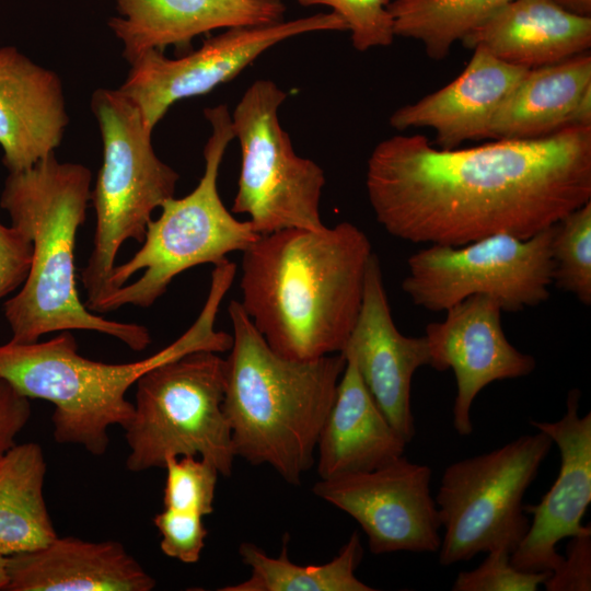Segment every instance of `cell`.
Segmentation results:
<instances>
[{
	"mask_svg": "<svg viewBox=\"0 0 591 591\" xmlns=\"http://www.w3.org/2000/svg\"><path fill=\"white\" fill-rule=\"evenodd\" d=\"M356 368L392 427L408 443L415 437L410 407L412 381L429 366L427 339L403 335L389 305L379 257L372 253L366 271L361 308L341 351Z\"/></svg>",
	"mask_w": 591,
	"mask_h": 591,
	"instance_id": "cell-16",
	"label": "cell"
},
{
	"mask_svg": "<svg viewBox=\"0 0 591 591\" xmlns=\"http://www.w3.org/2000/svg\"><path fill=\"white\" fill-rule=\"evenodd\" d=\"M9 591H151L154 578L116 541L56 537L7 557Z\"/></svg>",
	"mask_w": 591,
	"mask_h": 591,
	"instance_id": "cell-20",
	"label": "cell"
},
{
	"mask_svg": "<svg viewBox=\"0 0 591 591\" xmlns=\"http://www.w3.org/2000/svg\"><path fill=\"white\" fill-rule=\"evenodd\" d=\"M211 135L204 149L205 170L198 185L182 198L171 197L158 219L148 223L141 247L115 265L113 293L99 314L124 305L151 306L179 274L195 266L225 260L245 251L258 236L248 220L236 219L223 205L218 176L229 143L234 139L227 105L204 111Z\"/></svg>",
	"mask_w": 591,
	"mask_h": 591,
	"instance_id": "cell-6",
	"label": "cell"
},
{
	"mask_svg": "<svg viewBox=\"0 0 591 591\" xmlns=\"http://www.w3.org/2000/svg\"><path fill=\"white\" fill-rule=\"evenodd\" d=\"M224 292L211 287L193 326L170 346L142 360L105 363L81 356L74 336L59 332L34 343L9 340L0 345V379L27 398L50 402L54 438L58 443L83 447L103 455L109 444L107 430L125 428L134 416L128 390L151 368L195 350H230L232 336L213 329Z\"/></svg>",
	"mask_w": 591,
	"mask_h": 591,
	"instance_id": "cell-5",
	"label": "cell"
},
{
	"mask_svg": "<svg viewBox=\"0 0 591 591\" xmlns=\"http://www.w3.org/2000/svg\"><path fill=\"white\" fill-rule=\"evenodd\" d=\"M242 309L292 360L341 352L357 321L372 247L350 222L259 235L242 252Z\"/></svg>",
	"mask_w": 591,
	"mask_h": 591,
	"instance_id": "cell-2",
	"label": "cell"
},
{
	"mask_svg": "<svg viewBox=\"0 0 591 591\" xmlns=\"http://www.w3.org/2000/svg\"><path fill=\"white\" fill-rule=\"evenodd\" d=\"M431 476L428 465L403 455L373 471L321 479L312 490L359 523L372 554L436 553L442 526Z\"/></svg>",
	"mask_w": 591,
	"mask_h": 591,
	"instance_id": "cell-13",
	"label": "cell"
},
{
	"mask_svg": "<svg viewBox=\"0 0 591 591\" xmlns=\"http://www.w3.org/2000/svg\"><path fill=\"white\" fill-rule=\"evenodd\" d=\"M166 483L163 505L166 509L208 515L213 511L218 470L196 456L165 460Z\"/></svg>",
	"mask_w": 591,
	"mask_h": 591,
	"instance_id": "cell-28",
	"label": "cell"
},
{
	"mask_svg": "<svg viewBox=\"0 0 591 591\" xmlns=\"http://www.w3.org/2000/svg\"><path fill=\"white\" fill-rule=\"evenodd\" d=\"M561 8L578 15L591 16V0H554Z\"/></svg>",
	"mask_w": 591,
	"mask_h": 591,
	"instance_id": "cell-35",
	"label": "cell"
},
{
	"mask_svg": "<svg viewBox=\"0 0 591 591\" xmlns=\"http://www.w3.org/2000/svg\"><path fill=\"white\" fill-rule=\"evenodd\" d=\"M32 253V242L24 231L0 222V300L23 285Z\"/></svg>",
	"mask_w": 591,
	"mask_h": 591,
	"instance_id": "cell-33",
	"label": "cell"
},
{
	"mask_svg": "<svg viewBox=\"0 0 591 591\" xmlns=\"http://www.w3.org/2000/svg\"><path fill=\"white\" fill-rule=\"evenodd\" d=\"M569 538L565 556L544 582L547 591L591 590V531Z\"/></svg>",
	"mask_w": 591,
	"mask_h": 591,
	"instance_id": "cell-32",
	"label": "cell"
},
{
	"mask_svg": "<svg viewBox=\"0 0 591 591\" xmlns=\"http://www.w3.org/2000/svg\"><path fill=\"white\" fill-rule=\"evenodd\" d=\"M556 224L528 239L496 234L461 246L429 245L408 257L402 289L434 312L476 294L495 299L502 311L536 306L553 283Z\"/></svg>",
	"mask_w": 591,
	"mask_h": 591,
	"instance_id": "cell-11",
	"label": "cell"
},
{
	"mask_svg": "<svg viewBox=\"0 0 591 591\" xmlns=\"http://www.w3.org/2000/svg\"><path fill=\"white\" fill-rule=\"evenodd\" d=\"M68 121L58 74L15 47H0V147L9 173L54 153Z\"/></svg>",
	"mask_w": 591,
	"mask_h": 591,
	"instance_id": "cell-18",
	"label": "cell"
},
{
	"mask_svg": "<svg viewBox=\"0 0 591 591\" xmlns=\"http://www.w3.org/2000/svg\"><path fill=\"white\" fill-rule=\"evenodd\" d=\"M32 415L30 398L0 379V456L15 444Z\"/></svg>",
	"mask_w": 591,
	"mask_h": 591,
	"instance_id": "cell-34",
	"label": "cell"
},
{
	"mask_svg": "<svg viewBox=\"0 0 591 591\" xmlns=\"http://www.w3.org/2000/svg\"><path fill=\"white\" fill-rule=\"evenodd\" d=\"M228 311L233 335L224 359L222 409L234 454L252 465L268 464L298 485L314 464L346 357L287 359L268 346L239 301H231Z\"/></svg>",
	"mask_w": 591,
	"mask_h": 591,
	"instance_id": "cell-4",
	"label": "cell"
},
{
	"mask_svg": "<svg viewBox=\"0 0 591 591\" xmlns=\"http://www.w3.org/2000/svg\"><path fill=\"white\" fill-rule=\"evenodd\" d=\"M506 548L487 552V557L476 568L461 571L453 591H536L544 584L551 571L531 572L518 569L510 561Z\"/></svg>",
	"mask_w": 591,
	"mask_h": 591,
	"instance_id": "cell-30",
	"label": "cell"
},
{
	"mask_svg": "<svg viewBox=\"0 0 591 591\" xmlns=\"http://www.w3.org/2000/svg\"><path fill=\"white\" fill-rule=\"evenodd\" d=\"M501 312L495 299L476 294L445 310L441 322L426 326L429 366L454 373L453 427L463 437L473 431L471 409L484 387L495 381L526 376L536 368L535 358L521 352L506 337Z\"/></svg>",
	"mask_w": 591,
	"mask_h": 591,
	"instance_id": "cell-14",
	"label": "cell"
},
{
	"mask_svg": "<svg viewBox=\"0 0 591 591\" xmlns=\"http://www.w3.org/2000/svg\"><path fill=\"white\" fill-rule=\"evenodd\" d=\"M553 282L591 304V200L557 224L552 243Z\"/></svg>",
	"mask_w": 591,
	"mask_h": 591,
	"instance_id": "cell-27",
	"label": "cell"
},
{
	"mask_svg": "<svg viewBox=\"0 0 591 591\" xmlns=\"http://www.w3.org/2000/svg\"><path fill=\"white\" fill-rule=\"evenodd\" d=\"M161 534V551L185 564L197 563L205 546L207 530L202 515L195 512L166 509L153 518Z\"/></svg>",
	"mask_w": 591,
	"mask_h": 591,
	"instance_id": "cell-31",
	"label": "cell"
},
{
	"mask_svg": "<svg viewBox=\"0 0 591 591\" xmlns=\"http://www.w3.org/2000/svg\"><path fill=\"white\" fill-rule=\"evenodd\" d=\"M525 69L560 62L591 47V16L554 0H511L461 40Z\"/></svg>",
	"mask_w": 591,
	"mask_h": 591,
	"instance_id": "cell-21",
	"label": "cell"
},
{
	"mask_svg": "<svg viewBox=\"0 0 591 591\" xmlns=\"http://www.w3.org/2000/svg\"><path fill=\"white\" fill-rule=\"evenodd\" d=\"M321 31L343 32L348 26L332 11L273 24L225 28L178 58H169L162 50H148L130 63L118 90L138 106L153 130L176 102L210 93L288 38Z\"/></svg>",
	"mask_w": 591,
	"mask_h": 591,
	"instance_id": "cell-12",
	"label": "cell"
},
{
	"mask_svg": "<svg viewBox=\"0 0 591 591\" xmlns=\"http://www.w3.org/2000/svg\"><path fill=\"white\" fill-rule=\"evenodd\" d=\"M580 397L578 389L568 392L566 413L557 421H530L558 447L560 468L542 500L523 506L533 520L510 556L518 569L553 571L563 557L557 543L591 531L581 523L591 502V413L579 416Z\"/></svg>",
	"mask_w": 591,
	"mask_h": 591,
	"instance_id": "cell-15",
	"label": "cell"
},
{
	"mask_svg": "<svg viewBox=\"0 0 591 591\" xmlns=\"http://www.w3.org/2000/svg\"><path fill=\"white\" fill-rule=\"evenodd\" d=\"M8 582L7 557L0 554V590H5Z\"/></svg>",
	"mask_w": 591,
	"mask_h": 591,
	"instance_id": "cell-36",
	"label": "cell"
},
{
	"mask_svg": "<svg viewBox=\"0 0 591 591\" xmlns=\"http://www.w3.org/2000/svg\"><path fill=\"white\" fill-rule=\"evenodd\" d=\"M103 142V163L90 200L96 224L93 246L80 280L85 306L100 312L113 293L111 277L126 240L142 243L153 211L174 197L178 173L157 155L153 130L138 106L118 89H99L91 97Z\"/></svg>",
	"mask_w": 591,
	"mask_h": 591,
	"instance_id": "cell-7",
	"label": "cell"
},
{
	"mask_svg": "<svg viewBox=\"0 0 591 591\" xmlns=\"http://www.w3.org/2000/svg\"><path fill=\"white\" fill-rule=\"evenodd\" d=\"M90 194V170L79 163L59 162L55 152L7 176L0 206L33 245L28 275L20 291L3 305L10 340L25 344L54 332L93 331L120 340L134 351L151 344L146 326L104 318L80 300L76 237L85 221Z\"/></svg>",
	"mask_w": 591,
	"mask_h": 591,
	"instance_id": "cell-3",
	"label": "cell"
},
{
	"mask_svg": "<svg viewBox=\"0 0 591 591\" xmlns=\"http://www.w3.org/2000/svg\"><path fill=\"white\" fill-rule=\"evenodd\" d=\"M136 385L134 416L124 428L128 471L164 467L169 457L189 455L231 475L235 454L222 409L223 358L190 351L151 368Z\"/></svg>",
	"mask_w": 591,
	"mask_h": 591,
	"instance_id": "cell-8",
	"label": "cell"
},
{
	"mask_svg": "<svg viewBox=\"0 0 591 591\" xmlns=\"http://www.w3.org/2000/svg\"><path fill=\"white\" fill-rule=\"evenodd\" d=\"M511 0H392L387 10L395 36L424 45L430 59L449 56L451 47Z\"/></svg>",
	"mask_w": 591,
	"mask_h": 591,
	"instance_id": "cell-26",
	"label": "cell"
},
{
	"mask_svg": "<svg viewBox=\"0 0 591 591\" xmlns=\"http://www.w3.org/2000/svg\"><path fill=\"white\" fill-rule=\"evenodd\" d=\"M120 18L108 25L131 63L148 50L190 46L197 35L213 30L283 21L282 0H116Z\"/></svg>",
	"mask_w": 591,
	"mask_h": 591,
	"instance_id": "cell-19",
	"label": "cell"
},
{
	"mask_svg": "<svg viewBox=\"0 0 591 591\" xmlns=\"http://www.w3.org/2000/svg\"><path fill=\"white\" fill-rule=\"evenodd\" d=\"M366 188L376 221L407 242L528 239L591 200V125L454 149L393 136L371 152Z\"/></svg>",
	"mask_w": 591,
	"mask_h": 591,
	"instance_id": "cell-1",
	"label": "cell"
},
{
	"mask_svg": "<svg viewBox=\"0 0 591 591\" xmlns=\"http://www.w3.org/2000/svg\"><path fill=\"white\" fill-rule=\"evenodd\" d=\"M591 125V56L528 70L497 112L490 139H535Z\"/></svg>",
	"mask_w": 591,
	"mask_h": 591,
	"instance_id": "cell-23",
	"label": "cell"
},
{
	"mask_svg": "<svg viewBox=\"0 0 591 591\" xmlns=\"http://www.w3.org/2000/svg\"><path fill=\"white\" fill-rule=\"evenodd\" d=\"M46 461L35 442L15 443L0 456V554L40 548L58 535L45 499Z\"/></svg>",
	"mask_w": 591,
	"mask_h": 591,
	"instance_id": "cell-24",
	"label": "cell"
},
{
	"mask_svg": "<svg viewBox=\"0 0 591 591\" xmlns=\"http://www.w3.org/2000/svg\"><path fill=\"white\" fill-rule=\"evenodd\" d=\"M239 554L251 576L220 591H373L356 576L363 557L360 536L354 532L338 555L323 565L300 566L288 557V541L279 557L268 556L254 543L244 542Z\"/></svg>",
	"mask_w": 591,
	"mask_h": 591,
	"instance_id": "cell-25",
	"label": "cell"
},
{
	"mask_svg": "<svg viewBox=\"0 0 591 591\" xmlns=\"http://www.w3.org/2000/svg\"><path fill=\"white\" fill-rule=\"evenodd\" d=\"M552 445V439L538 431L444 470L434 499L444 529L438 551L441 565L467 561L496 548L512 554L530 525L523 496Z\"/></svg>",
	"mask_w": 591,
	"mask_h": 591,
	"instance_id": "cell-9",
	"label": "cell"
},
{
	"mask_svg": "<svg viewBox=\"0 0 591 591\" xmlns=\"http://www.w3.org/2000/svg\"><path fill=\"white\" fill-rule=\"evenodd\" d=\"M288 94L270 80H257L232 115L241 167L232 213L246 215L262 235L286 229L321 230L323 169L293 150L278 111Z\"/></svg>",
	"mask_w": 591,
	"mask_h": 591,
	"instance_id": "cell-10",
	"label": "cell"
},
{
	"mask_svg": "<svg viewBox=\"0 0 591 591\" xmlns=\"http://www.w3.org/2000/svg\"><path fill=\"white\" fill-rule=\"evenodd\" d=\"M406 444L374 402L354 361L346 358L317 439L321 479L384 466L403 456Z\"/></svg>",
	"mask_w": 591,
	"mask_h": 591,
	"instance_id": "cell-22",
	"label": "cell"
},
{
	"mask_svg": "<svg viewBox=\"0 0 591 591\" xmlns=\"http://www.w3.org/2000/svg\"><path fill=\"white\" fill-rule=\"evenodd\" d=\"M530 69L507 63L484 48L456 79L422 99L396 109L390 117L396 130L430 128L441 149L490 138L494 118Z\"/></svg>",
	"mask_w": 591,
	"mask_h": 591,
	"instance_id": "cell-17",
	"label": "cell"
},
{
	"mask_svg": "<svg viewBox=\"0 0 591 591\" xmlns=\"http://www.w3.org/2000/svg\"><path fill=\"white\" fill-rule=\"evenodd\" d=\"M302 7L325 5L346 22L358 51L390 46L395 37L387 10L391 0H296Z\"/></svg>",
	"mask_w": 591,
	"mask_h": 591,
	"instance_id": "cell-29",
	"label": "cell"
}]
</instances>
